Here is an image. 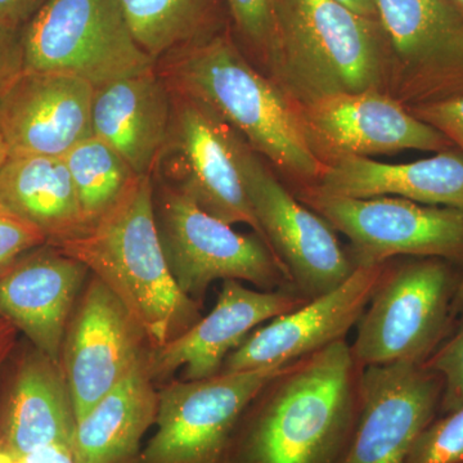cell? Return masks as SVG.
Listing matches in <instances>:
<instances>
[{
    "label": "cell",
    "instance_id": "1",
    "mask_svg": "<svg viewBox=\"0 0 463 463\" xmlns=\"http://www.w3.org/2000/svg\"><path fill=\"white\" fill-rule=\"evenodd\" d=\"M362 373L346 340L291 362L246 408L223 463H341L358 422Z\"/></svg>",
    "mask_w": 463,
    "mask_h": 463
},
{
    "label": "cell",
    "instance_id": "2",
    "mask_svg": "<svg viewBox=\"0 0 463 463\" xmlns=\"http://www.w3.org/2000/svg\"><path fill=\"white\" fill-rule=\"evenodd\" d=\"M170 90L205 103L257 154L315 185L325 173L310 147L300 108L245 56L230 29L155 63Z\"/></svg>",
    "mask_w": 463,
    "mask_h": 463
},
{
    "label": "cell",
    "instance_id": "3",
    "mask_svg": "<svg viewBox=\"0 0 463 463\" xmlns=\"http://www.w3.org/2000/svg\"><path fill=\"white\" fill-rule=\"evenodd\" d=\"M54 248L108 285L141 326L151 349L166 345L203 318V306L182 292L167 267L151 175L134 183L84 234Z\"/></svg>",
    "mask_w": 463,
    "mask_h": 463
},
{
    "label": "cell",
    "instance_id": "4",
    "mask_svg": "<svg viewBox=\"0 0 463 463\" xmlns=\"http://www.w3.org/2000/svg\"><path fill=\"white\" fill-rule=\"evenodd\" d=\"M279 54L270 76L298 106L385 90L389 45L377 18L336 0H277Z\"/></svg>",
    "mask_w": 463,
    "mask_h": 463
},
{
    "label": "cell",
    "instance_id": "5",
    "mask_svg": "<svg viewBox=\"0 0 463 463\" xmlns=\"http://www.w3.org/2000/svg\"><path fill=\"white\" fill-rule=\"evenodd\" d=\"M441 258H413L385 272L356 323L353 355L362 367L425 364L452 335L463 270Z\"/></svg>",
    "mask_w": 463,
    "mask_h": 463
},
{
    "label": "cell",
    "instance_id": "6",
    "mask_svg": "<svg viewBox=\"0 0 463 463\" xmlns=\"http://www.w3.org/2000/svg\"><path fill=\"white\" fill-rule=\"evenodd\" d=\"M151 178L161 248L174 281L188 298L203 306L219 279L246 281L261 291L289 288L288 270L255 232L239 233L173 185Z\"/></svg>",
    "mask_w": 463,
    "mask_h": 463
},
{
    "label": "cell",
    "instance_id": "7",
    "mask_svg": "<svg viewBox=\"0 0 463 463\" xmlns=\"http://www.w3.org/2000/svg\"><path fill=\"white\" fill-rule=\"evenodd\" d=\"M23 43L25 71L71 75L93 88L155 67L118 0H51L23 27Z\"/></svg>",
    "mask_w": 463,
    "mask_h": 463
},
{
    "label": "cell",
    "instance_id": "8",
    "mask_svg": "<svg viewBox=\"0 0 463 463\" xmlns=\"http://www.w3.org/2000/svg\"><path fill=\"white\" fill-rule=\"evenodd\" d=\"M170 90V88H169ZM172 91L165 145L152 175L224 223H245L264 239L236 154V132L205 103Z\"/></svg>",
    "mask_w": 463,
    "mask_h": 463
},
{
    "label": "cell",
    "instance_id": "9",
    "mask_svg": "<svg viewBox=\"0 0 463 463\" xmlns=\"http://www.w3.org/2000/svg\"><path fill=\"white\" fill-rule=\"evenodd\" d=\"M298 199L352 242L358 265L395 257L441 258L463 264V210L401 197L326 196L304 188Z\"/></svg>",
    "mask_w": 463,
    "mask_h": 463
},
{
    "label": "cell",
    "instance_id": "10",
    "mask_svg": "<svg viewBox=\"0 0 463 463\" xmlns=\"http://www.w3.org/2000/svg\"><path fill=\"white\" fill-rule=\"evenodd\" d=\"M236 154L265 242L288 270L289 288L312 300L339 288L356 264L334 228L289 194L239 133Z\"/></svg>",
    "mask_w": 463,
    "mask_h": 463
},
{
    "label": "cell",
    "instance_id": "11",
    "mask_svg": "<svg viewBox=\"0 0 463 463\" xmlns=\"http://www.w3.org/2000/svg\"><path fill=\"white\" fill-rule=\"evenodd\" d=\"M389 45L385 93L405 108L463 94V8L457 0H374Z\"/></svg>",
    "mask_w": 463,
    "mask_h": 463
},
{
    "label": "cell",
    "instance_id": "12",
    "mask_svg": "<svg viewBox=\"0 0 463 463\" xmlns=\"http://www.w3.org/2000/svg\"><path fill=\"white\" fill-rule=\"evenodd\" d=\"M288 364L165 383L158 390L156 434L139 463H223L246 408Z\"/></svg>",
    "mask_w": 463,
    "mask_h": 463
},
{
    "label": "cell",
    "instance_id": "13",
    "mask_svg": "<svg viewBox=\"0 0 463 463\" xmlns=\"http://www.w3.org/2000/svg\"><path fill=\"white\" fill-rule=\"evenodd\" d=\"M145 331L114 292L90 273L63 340L61 367L81 419L147 356Z\"/></svg>",
    "mask_w": 463,
    "mask_h": 463
},
{
    "label": "cell",
    "instance_id": "14",
    "mask_svg": "<svg viewBox=\"0 0 463 463\" xmlns=\"http://www.w3.org/2000/svg\"><path fill=\"white\" fill-rule=\"evenodd\" d=\"M298 108L310 147L326 165L343 157L455 147L443 133L380 90L334 94Z\"/></svg>",
    "mask_w": 463,
    "mask_h": 463
},
{
    "label": "cell",
    "instance_id": "15",
    "mask_svg": "<svg viewBox=\"0 0 463 463\" xmlns=\"http://www.w3.org/2000/svg\"><path fill=\"white\" fill-rule=\"evenodd\" d=\"M444 380L426 364L364 368L358 422L341 463H405L439 416Z\"/></svg>",
    "mask_w": 463,
    "mask_h": 463
},
{
    "label": "cell",
    "instance_id": "16",
    "mask_svg": "<svg viewBox=\"0 0 463 463\" xmlns=\"http://www.w3.org/2000/svg\"><path fill=\"white\" fill-rule=\"evenodd\" d=\"M386 264L358 265L339 288L252 331L225 358L222 373L291 364L336 341L346 340L347 332L356 326L370 304Z\"/></svg>",
    "mask_w": 463,
    "mask_h": 463
},
{
    "label": "cell",
    "instance_id": "17",
    "mask_svg": "<svg viewBox=\"0 0 463 463\" xmlns=\"http://www.w3.org/2000/svg\"><path fill=\"white\" fill-rule=\"evenodd\" d=\"M307 298L289 288L261 291L236 279L223 281L214 309L166 345L149 349L146 368L155 383L181 367L183 380L207 379L222 373L225 358L259 325L306 306Z\"/></svg>",
    "mask_w": 463,
    "mask_h": 463
},
{
    "label": "cell",
    "instance_id": "18",
    "mask_svg": "<svg viewBox=\"0 0 463 463\" xmlns=\"http://www.w3.org/2000/svg\"><path fill=\"white\" fill-rule=\"evenodd\" d=\"M94 88L75 76L24 71L0 97L8 157H63L93 136Z\"/></svg>",
    "mask_w": 463,
    "mask_h": 463
},
{
    "label": "cell",
    "instance_id": "19",
    "mask_svg": "<svg viewBox=\"0 0 463 463\" xmlns=\"http://www.w3.org/2000/svg\"><path fill=\"white\" fill-rule=\"evenodd\" d=\"M90 270L50 243L0 268V318L61 364L63 340Z\"/></svg>",
    "mask_w": 463,
    "mask_h": 463
},
{
    "label": "cell",
    "instance_id": "20",
    "mask_svg": "<svg viewBox=\"0 0 463 463\" xmlns=\"http://www.w3.org/2000/svg\"><path fill=\"white\" fill-rule=\"evenodd\" d=\"M12 371L0 404V452L71 447L78 420L61 364L29 343Z\"/></svg>",
    "mask_w": 463,
    "mask_h": 463
},
{
    "label": "cell",
    "instance_id": "21",
    "mask_svg": "<svg viewBox=\"0 0 463 463\" xmlns=\"http://www.w3.org/2000/svg\"><path fill=\"white\" fill-rule=\"evenodd\" d=\"M170 116L172 91L155 67L94 88L93 136L115 149L139 176L154 173Z\"/></svg>",
    "mask_w": 463,
    "mask_h": 463
},
{
    "label": "cell",
    "instance_id": "22",
    "mask_svg": "<svg viewBox=\"0 0 463 463\" xmlns=\"http://www.w3.org/2000/svg\"><path fill=\"white\" fill-rule=\"evenodd\" d=\"M306 188L326 196H397L423 205L463 210V151L452 147L408 164L343 157L328 164L319 181Z\"/></svg>",
    "mask_w": 463,
    "mask_h": 463
},
{
    "label": "cell",
    "instance_id": "23",
    "mask_svg": "<svg viewBox=\"0 0 463 463\" xmlns=\"http://www.w3.org/2000/svg\"><path fill=\"white\" fill-rule=\"evenodd\" d=\"M146 358L78 421L71 444L75 463L141 461L142 439L156 423L158 410Z\"/></svg>",
    "mask_w": 463,
    "mask_h": 463
},
{
    "label": "cell",
    "instance_id": "24",
    "mask_svg": "<svg viewBox=\"0 0 463 463\" xmlns=\"http://www.w3.org/2000/svg\"><path fill=\"white\" fill-rule=\"evenodd\" d=\"M0 206L58 246L88 231L63 157H8L0 169Z\"/></svg>",
    "mask_w": 463,
    "mask_h": 463
},
{
    "label": "cell",
    "instance_id": "25",
    "mask_svg": "<svg viewBox=\"0 0 463 463\" xmlns=\"http://www.w3.org/2000/svg\"><path fill=\"white\" fill-rule=\"evenodd\" d=\"M134 38L152 60L230 29L225 0H118Z\"/></svg>",
    "mask_w": 463,
    "mask_h": 463
},
{
    "label": "cell",
    "instance_id": "26",
    "mask_svg": "<svg viewBox=\"0 0 463 463\" xmlns=\"http://www.w3.org/2000/svg\"><path fill=\"white\" fill-rule=\"evenodd\" d=\"M63 160L88 230L141 178L115 149L94 136L76 145Z\"/></svg>",
    "mask_w": 463,
    "mask_h": 463
},
{
    "label": "cell",
    "instance_id": "27",
    "mask_svg": "<svg viewBox=\"0 0 463 463\" xmlns=\"http://www.w3.org/2000/svg\"><path fill=\"white\" fill-rule=\"evenodd\" d=\"M225 5L241 51L270 74L279 54L277 0H225Z\"/></svg>",
    "mask_w": 463,
    "mask_h": 463
},
{
    "label": "cell",
    "instance_id": "28",
    "mask_svg": "<svg viewBox=\"0 0 463 463\" xmlns=\"http://www.w3.org/2000/svg\"><path fill=\"white\" fill-rule=\"evenodd\" d=\"M405 463H463V405L438 416L414 441Z\"/></svg>",
    "mask_w": 463,
    "mask_h": 463
},
{
    "label": "cell",
    "instance_id": "29",
    "mask_svg": "<svg viewBox=\"0 0 463 463\" xmlns=\"http://www.w3.org/2000/svg\"><path fill=\"white\" fill-rule=\"evenodd\" d=\"M440 373L444 380L440 412L447 414L463 405V317L457 322L455 330L437 353L425 364Z\"/></svg>",
    "mask_w": 463,
    "mask_h": 463
},
{
    "label": "cell",
    "instance_id": "30",
    "mask_svg": "<svg viewBox=\"0 0 463 463\" xmlns=\"http://www.w3.org/2000/svg\"><path fill=\"white\" fill-rule=\"evenodd\" d=\"M417 118L443 133L463 151V94L407 108Z\"/></svg>",
    "mask_w": 463,
    "mask_h": 463
},
{
    "label": "cell",
    "instance_id": "31",
    "mask_svg": "<svg viewBox=\"0 0 463 463\" xmlns=\"http://www.w3.org/2000/svg\"><path fill=\"white\" fill-rule=\"evenodd\" d=\"M45 243L41 231L0 206V268Z\"/></svg>",
    "mask_w": 463,
    "mask_h": 463
},
{
    "label": "cell",
    "instance_id": "32",
    "mask_svg": "<svg viewBox=\"0 0 463 463\" xmlns=\"http://www.w3.org/2000/svg\"><path fill=\"white\" fill-rule=\"evenodd\" d=\"M24 71L23 29L0 21V97Z\"/></svg>",
    "mask_w": 463,
    "mask_h": 463
},
{
    "label": "cell",
    "instance_id": "33",
    "mask_svg": "<svg viewBox=\"0 0 463 463\" xmlns=\"http://www.w3.org/2000/svg\"><path fill=\"white\" fill-rule=\"evenodd\" d=\"M51 0H0V21L23 29Z\"/></svg>",
    "mask_w": 463,
    "mask_h": 463
},
{
    "label": "cell",
    "instance_id": "34",
    "mask_svg": "<svg viewBox=\"0 0 463 463\" xmlns=\"http://www.w3.org/2000/svg\"><path fill=\"white\" fill-rule=\"evenodd\" d=\"M0 463H75L71 447L52 446L24 456L0 452Z\"/></svg>",
    "mask_w": 463,
    "mask_h": 463
},
{
    "label": "cell",
    "instance_id": "35",
    "mask_svg": "<svg viewBox=\"0 0 463 463\" xmlns=\"http://www.w3.org/2000/svg\"><path fill=\"white\" fill-rule=\"evenodd\" d=\"M17 335L18 331L11 323L0 318V371L16 347Z\"/></svg>",
    "mask_w": 463,
    "mask_h": 463
},
{
    "label": "cell",
    "instance_id": "36",
    "mask_svg": "<svg viewBox=\"0 0 463 463\" xmlns=\"http://www.w3.org/2000/svg\"><path fill=\"white\" fill-rule=\"evenodd\" d=\"M345 7L352 9L362 16L377 18L376 5L374 0H336Z\"/></svg>",
    "mask_w": 463,
    "mask_h": 463
},
{
    "label": "cell",
    "instance_id": "37",
    "mask_svg": "<svg viewBox=\"0 0 463 463\" xmlns=\"http://www.w3.org/2000/svg\"><path fill=\"white\" fill-rule=\"evenodd\" d=\"M452 315L453 318H455L457 322H458L463 317V273L458 289H457L455 300H453Z\"/></svg>",
    "mask_w": 463,
    "mask_h": 463
},
{
    "label": "cell",
    "instance_id": "38",
    "mask_svg": "<svg viewBox=\"0 0 463 463\" xmlns=\"http://www.w3.org/2000/svg\"><path fill=\"white\" fill-rule=\"evenodd\" d=\"M8 158L7 147H5V141H3L2 136H0V169L5 165V161Z\"/></svg>",
    "mask_w": 463,
    "mask_h": 463
},
{
    "label": "cell",
    "instance_id": "39",
    "mask_svg": "<svg viewBox=\"0 0 463 463\" xmlns=\"http://www.w3.org/2000/svg\"><path fill=\"white\" fill-rule=\"evenodd\" d=\"M457 2H458V5L463 8V0H457Z\"/></svg>",
    "mask_w": 463,
    "mask_h": 463
}]
</instances>
